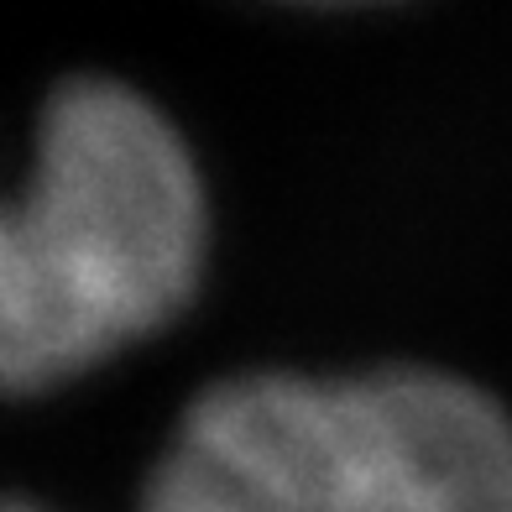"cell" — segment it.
<instances>
[{
    "instance_id": "1",
    "label": "cell",
    "mask_w": 512,
    "mask_h": 512,
    "mask_svg": "<svg viewBox=\"0 0 512 512\" xmlns=\"http://www.w3.org/2000/svg\"><path fill=\"white\" fill-rule=\"evenodd\" d=\"M204 189L168 115L115 79L42 110L21 189L0 194V387H53L162 330L204 267Z\"/></svg>"
},
{
    "instance_id": "2",
    "label": "cell",
    "mask_w": 512,
    "mask_h": 512,
    "mask_svg": "<svg viewBox=\"0 0 512 512\" xmlns=\"http://www.w3.org/2000/svg\"><path fill=\"white\" fill-rule=\"evenodd\" d=\"M142 512H512V418L418 366L230 377L189 408Z\"/></svg>"
},
{
    "instance_id": "3",
    "label": "cell",
    "mask_w": 512,
    "mask_h": 512,
    "mask_svg": "<svg viewBox=\"0 0 512 512\" xmlns=\"http://www.w3.org/2000/svg\"><path fill=\"white\" fill-rule=\"evenodd\" d=\"M0 512H42V507H21V502H0Z\"/></svg>"
}]
</instances>
